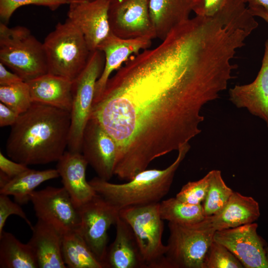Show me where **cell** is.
<instances>
[{
    "label": "cell",
    "instance_id": "obj_9",
    "mask_svg": "<svg viewBox=\"0 0 268 268\" xmlns=\"http://www.w3.org/2000/svg\"><path fill=\"white\" fill-rule=\"evenodd\" d=\"M120 210L98 194L78 208L79 231L103 265L108 249V231L111 225L116 224L120 217Z\"/></svg>",
    "mask_w": 268,
    "mask_h": 268
},
{
    "label": "cell",
    "instance_id": "obj_6",
    "mask_svg": "<svg viewBox=\"0 0 268 268\" xmlns=\"http://www.w3.org/2000/svg\"><path fill=\"white\" fill-rule=\"evenodd\" d=\"M120 216L132 228L145 268H164L166 246L162 242L159 202L122 208Z\"/></svg>",
    "mask_w": 268,
    "mask_h": 268
},
{
    "label": "cell",
    "instance_id": "obj_3",
    "mask_svg": "<svg viewBox=\"0 0 268 268\" xmlns=\"http://www.w3.org/2000/svg\"><path fill=\"white\" fill-rule=\"evenodd\" d=\"M190 147L189 143L181 146L175 160L167 168L146 169L127 183H112L98 177L89 183L97 194L120 209L160 202L169 192L175 174Z\"/></svg>",
    "mask_w": 268,
    "mask_h": 268
},
{
    "label": "cell",
    "instance_id": "obj_15",
    "mask_svg": "<svg viewBox=\"0 0 268 268\" xmlns=\"http://www.w3.org/2000/svg\"><path fill=\"white\" fill-rule=\"evenodd\" d=\"M152 40L148 37L122 38L111 32L97 48L104 54L105 61L103 71L96 82L93 102L102 94L112 73L119 69L132 56L149 49Z\"/></svg>",
    "mask_w": 268,
    "mask_h": 268
},
{
    "label": "cell",
    "instance_id": "obj_37",
    "mask_svg": "<svg viewBox=\"0 0 268 268\" xmlns=\"http://www.w3.org/2000/svg\"><path fill=\"white\" fill-rule=\"evenodd\" d=\"M247 7L254 16L268 15V0H245Z\"/></svg>",
    "mask_w": 268,
    "mask_h": 268
},
{
    "label": "cell",
    "instance_id": "obj_32",
    "mask_svg": "<svg viewBox=\"0 0 268 268\" xmlns=\"http://www.w3.org/2000/svg\"><path fill=\"white\" fill-rule=\"evenodd\" d=\"M11 215L20 217L31 229L32 228L33 226L20 204L12 201L8 196L0 194V234L3 231V227L8 217Z\"/></svg>",
    "mask_w": 268,
    "mask_h": 268
},
{
    "label": "cell",
    "instance_id": "obj_19",
    "mask_svg": "<svg viewBox=\"0 0 268 268\" xmlns=\"http://www.w3.org/2000/svg\"><path fill=\"white\" fill-rule=\"evenodd\" d=\"M116 236L108 248L105 268H145L134 234L120 216L116 223Z\"/></svg>",
    "mask_w": 268,
    "mask_h": 268
},
{
    "label": "cell",
    "instance_id": "obj_26",
    "mask_svg": "<svg viewBox=\"0 0 268 268\" xmlns=\"http://www.w3.org/2000/svg\"><path fill=\"white\" fill-rule=\"evenodd\" d=\"M159 211L163 220L179 224H195L205 218L202 204H190L176 197L161 201Z\"/></svg>",
    "mask_w": 268,
    "mask_h": 268
},
{
    "label": "cell",
    "instance_id": "obj_28",
    "mask_svg": "<svg viewBox=\"0 0 268 268\" xmlns=\"http://www.w3.org/2000/svg\"><path fill=\"white\" fill-rule=\"evenodd\" d=\"M0 100L19 115L26 112L33 103L29 86L25 81L0 86Z\"/></svg>",
    "mask_w": 268,
    "mask_h": 268
},
{
    "label": "cell",
    "instance_id": "obj_11",
    "mask_svg": "<svg viewBox=\"0 0 268 268\" xmlns=\"http://www.w3.org/2000/svg\"><path fill=\"white\" fill-rule=\"evenodd\" d=\"M109 22L113 34L122 38H156L149 0H111Z\"/></svg>",
    "mask_w": 268,
    "mask_h": 268
},
{
    "label": "cell",
    "instance_id": "obj_17",
    "mask_svg": "<svg viewBox=\"0 0 268 268\" xmlns=\"http://www.w3.org/2000/svg\"><path fill=\"white\" fill-rule=\"evenodd\" d=\"M88 164L81 152L69 150L65 151L57 161L56 169L62 178L63 187L77 208L97 194L86 179Z\"/></svg>",
    "mask_w": 268,
    "mask_h": 268
},
{
    "label": "cell",
    "instance_id": "obj_20",
    "mask_svg": "<svg viewBox=\"0 0 268 268\" xmlns=\"http://www.w3.org/2000/svg\"><path fill=\"white\" fill-rule=\"evenodd\" d=\"M28 242L35 256L38 268H66L62 256L63 236L55 228L37 220L31 229Z\"/></svg>",
    "mask_w": 268,
    "mask_h": 268
},
{
    "label": "cell",
    "instance_id": "obj_21",
    "mask_svg": "<svg viewBox=\"0 0 268 268\" xmlns=\"http://www.w3.org/2000/svg\"><path fill=\"white\" fill-rule=\"evenodd\" d=\"M26 82L32 102L71 112L72 81L47 73Z\"/></svg>",
    "mask_w": 268,
    "mask_h": 268
},
{
    "label": "cell",
    "instance_id": "obj_33",
    "mask_svg": "<svg viewBox=\"0 0 268 268\" xmlns=\"http://www.w3.org/2000/svg\"><path fill=\"white\" fill-rule=\"evenodd\" d=\"M226 0H193L192 10L196 15L210 16L218 11Z\"/></svg>",
    "mask_w": 268,
    "mask_h": 268
},
{
    "label": "cell",
    "instance_id": "obj_14",
    "mask_svg": "<svg viewBox=\"0 0 268 268\" xmlns=\"http://www.w3.org/2000/svg\"><path fill=\"white\" fill-rule=\"evenodd\" d=\"M81 152L98 177L109 181L114 175L116 144L112 137L92 118H89L84 130Z\"/></svg>",
    "mask_w": 268,
    "mask_h": 268
},
{
    "label": "cell",
    "instance_id": "obj_29",
    "mask_svg": "<svg viewBox=\"0 0 268 268\" xmlns=\"http://www.w3.org/2000/svg\"><path fill=\"white\" fill-rule=\"evenodd\" d=\"M239 260L225 247L213 240L205 255L202 268H243Z\"/></svg>",
    "mask_w": 268,
    "mask_h": 268
},
{
    "label": "cell",
    "instance_id": "obj_13",
    "mask_svg": "<svg viewBox=\"0 0 268 268\" xmlns=\"http://www.w3.org/2000/svg\"><path fill=\"white\" fill-rule=\"evenodd\" d=\"M111 0H93L69 4L67 13L71 21L82 33L91 52L111 33L108 11Z\"/></svg>",
    "mask_w": 268,
    "mask_h": 268
},
{
    "label": "cell",
    "instance_id": "obj_23",
    "mask_svg": "<svg viewBox=\"0 0 268 268\" xmlns=\"http://www.w3.org/2000/svg\"><path fill=\"white\" fill-rule=\"evenodd\" d=\"M60 177L57 170L28 169L0 188V194L12 196L15 202L24 204L30 201L35 189L43 182Z\"/></svg>",
    "mask_w": 268,
    "mask_h": 268
},
{
    "label": "cell",
    "instance_id": "obj_30",
    "mask_svg": "<svg viewBox=\"0 0 268 268\" xmlns=\"http://www.w3.org/2000/svg\"><path fill=\"white\" fill-rule=\"evenodd\" d=\"M210 178V173L209 172L198 181L188 182L182 187L176 197L190 204H202L207 193Z\"/></svg>",
    "mask_w": 268,
    "mask_h": 268
},
{
    "label": "cell",
    "instance_id": "obj_16",
    "mask_svg": "<svg viewBox=\"0 0 268 268\" xmlns=\"http://www.w3.org/2000/svg\"><path fill=\"white\" fill-rule=\"evenodd\" d=\"M230 101L238 108H245L266 123L268 128V39L260 69L255 80L236 85L229 90Z\"/></svg>",
    "mask_w": 268,
    "mask_h": 268
},
{
    "label": "cell",
    "instance_id": "obj_24",
    "mask_svg": "<svg viewBox=\"0 0 268 268\" xmlns=\"http://www.w3.org/2000/svg\"><path fill=\"white\" fill-rule=\"evenodd\" d=\"M62 251L67 268H105L94 255L79 230L63 235Z\"/></svg>",
    "mask_w": 268,
    "mask_h": 268
},
{
    "label": "cell",
    "instance_id": "obj_12",
    "mask_svg": "<svg viewBox=\"0 0 268 268\" xmlns=\"http://www.w3.org/2000/svg\"><path fill=\"white\" fill-rule=\"evenodd\" d=\"M256 223L216 231L213 240L227 248L245 268H268L265 248Z\"/></svg>",
    "mask_w": 268,
    "mask_h": 268
},
{
    "label": "cell",
    "instance_id": "obj_35",
    "mask_svg": "<svg viewBox=\"0 0 268 268\" xmlns=\"http://www.w3.org/2000/svg\"><path fill=\"white\" fill-rule=\"evenodd\" d=\"M19 114L7 106L0 103V126H12L17 121Z\"/></svg>",
    "mask_w": 268,
    "mask_h": 268
},
{
    "label": "cell",
    "instance_id": "obj_25",
    "mask_svg": "<svg viewBox=\"0 0 268 268\" xmlns=\"http://www.w3.org/2000/svg\"><path fill=\"white\" fill-rule=\"evenodd\" d=\"M0 268H38V266L29 245L3 230L0 234Z\"/></svg>",
    "mask_w": 268,
    "mask_h": 268
},
{
    "label": "cell",
    "instance_id": "obj_36",
    "mask_svg": "<svg viewBox=\"0 0 268 268\" xmlns=\"http://www.w3.org/2000/svg\"><path fill=\"white\" fill-rule=\"evenodd\" d=\"M24 81L14 72L8 70L5 66L0 63V86H8Z\"/></svg>",
    "mask_w": 268,
    "mask_h": 268
},
{
    "label": "cell",
    "instance_id": "obj_18",
    "mask_svg": "<svg viewBox=\"0 0 268 268\" xmlns=\"http://www.w3.org/2000/svg\"><path fill=\"white\" fill-rule=\"evenodd\" d=\"M260 215L259 203L252 197L234 192L224 208L202 221L215 231L254 222Z\"/></svg>",
    "mask_w": 268,
    "mask_h": 268
},
{
    "label": "cell",
    "instance_id": "obj_8",
    "mask_svg": "<svg viewBox=\"0 0 268 268\" xmlns=\"http://www.w3.org/2000/svg\"><path fill=\"white\" fill-rule=\"evenodd\" d=\"M105 61L102 51L91 52L85 67L72 81L69 151L81 152L83 134L90 116L96 82L103 71Z\"/></svg>",
    "mask_w": 268,
    "mask_h": 268
},
{
    "label": "cell",
    "instance_id": "obj_27",
    "mask_svg": "<svg viewBox=\"0 0 268 268\" xmlns=\"http://www.w3.org/2000/svg\"><path fill=\"white\" fill-rule=\"evenodd\" d=\"M210 172L208 189L202 206L205 217L216 215L225 206L234 191L227 186L218 170Z\"/></svg>",
    "mask_w": 268,
    "mask_h": 268
},
{
    "label": "cell",
    "instance_id": "obj_31",
    "mask_svg": "<svg viewBox=\"0 0 268 268\" xmlns=\"http://www.w3.org/2000/svg\"><path fill=\"white\" fill-rule=\"evenodd\" d=\"M65 4H67L65 0H0V17L2 22L6 24L14 12L21 6L33 4L55 10Z\"/></svg>",
    "mask_w": 268,
    "mask_h": 268
},
{
    "label": "cell",
    "instance_id": "obj_4",
    "mask_svg": "<svg viewBox=\"0 0 268 268\" xmlns=\"http://www.w3.org/2000/svg\"><path fill=\"white\" fill-rule=\"evenodd\" d=\"M43 44L48 73L71 81L83 70L91 53L82 33L67 18L56 25Z\"/></svg>",
    "mask_w": 268,
    "mask_h": 268
},
{
    "label": "cell",
    "instance_id": "obj_10",
    "mask_svg": "<svg viewBox=\"0 0 268 268\" xmlns=\"http://www.w3.org/2000/svg\"><path fill=\"white\" fill-rule=\"evenodd\" d=\"M30 201L37 219L51 225L62 234L79 230L78 208L63 187L48 186L35 191Z\"/></svg>",
    "mask_w": 268,
    "mask_h": 268
},
{
    "label": "cell",
    "instance_id": "obj_2",
    "mask_svg": "<svg viewBox=\"0 0 268 268\" xmlns=\"http://www.w3.org/2000/svg\"><path fill=\"white\" fill-rule=\"evenodd\" d=\"M70 124V112L33 102L11 126L7 155L27 166L58 161L67 146Z\"/></svg>",
    "mask_w": 268,
    "mask_h": 268
},
{
    "label": "cell",
    "instance_id": "obj_5",
    "mask_svg": "<svg viewBox=\"0 0 268 268\" xmlns=\"http://www.w3.org/2000/svg\"><path fill=\"white\" fill-rule=\"evenodd\" d=\"M0 61L25 82L48 73L43 43L24 26L0 23Z\"/></svg>",
    "mask_w": 268,
    "mask_h": 268
},
{
    "label": "cell",
    "instance_id": "obj_39",
    "mask_svg": "<svg viewBox=\"0 0 268 268\" xmlns=\"http://www.w3.org/2000/svg\"><path fill=\"white\" fill-rule=\"evenodd\" d=\"M259 17L263 19L268 24V15L265 14H261Z\"/></svg>",
    "mask_w": 268,
    "mask_h": 268
},
{
    "label": "cell",
    "instance_id": "obj_38",
    "mask_svg": "<svg viewBox=\"0 0 268 268\" xmlns=\"http://www.w3.org/2000/svg\"><path fill=\"white\" fill-rule=\"evenodd\" d=\"M67 1V4L74 3H80L85 1H92L93 0H65Z\"/></svg>",
    "mask_w": 268,
    "mask_h": 268
},
{
    "label": "cell",
    "instance_id": "obj_34",
    "mask_svg": "<svg viewBox=\"0 0 268 268\" xmlns=\"http://www.w3.org/2000/svg\"><path fill=\"white\" fill-rule=\"evenodd\" d=\"M27 165L9 159L0 152V171L10 180L28 170Z\"/></svg>",
    "mask_w": 268,
    "mask_h": 268
},
{
    "label": "cell",
    "instance_id": "obj_40",
    "mask_svg": "<svg viewBox=\"0 0 268 268\" xmlns=\"http://www.w3.org/2000/svg\"><path fill=\"white\" fill-rule=\"evenodd\" d=\"M266 255L268 261V246L265 248Z\"/></svg>",
    "mask_w": 268,
    "mask_h": 268
},
{
    "label": "cell",
    "instance_id": "obj_1",
    "mask_svg": "<svg viewBox=\"0 0 268 268\" xmlns=\"http://www.w3.org/2000/svg\"><path fill=\"white\" fill-rule=\"evenodd\" d=\"M230 76L216 41L185 22L152 49L132 56L110 77L90 118L114 139V174L129 181L201 132L202 108Z\"/></svg>",
    "mask_w": 268,
    "mask_h": 268
},
{
    "label": "cell",
    "instance_id": "obj_22",
    "mask_svg": "<svg viewBox=\"0 0 268 268\" xmlns=\"http://www.w3.org/2000/svg\"><path fill=\"white\" fill-rule=\"evenodd\" d=\"M193 0H149V12L156 38L163 40L190 19Z\"/></svg>",
    "mask_w": 268,
    "mask_h": 268
},
{
    "label": "cell",
    "instance_id": "obj_7",
    "mask_svg": "<svg viewBox=\"0 0 268 268\" xmlns=\"http://www.w3.org/2000/svg\"><path fill=\"white\" fill-rule=\"evenodd\" d=\"M168 228L164 268H202L215 231L202 221L193 224L168 222Z\"/></svg>",
    "mask_w": 268,
    "mask_h": 268
}]
</instances>
